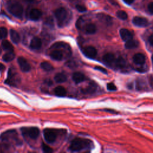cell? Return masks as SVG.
Segmentation results:
<instances>
[{
    "label": "cell",
    "mask_w": 153,
    "mask_h": 153,
    "mask_svg": "<svg viewBox=\"0 0 153 153\" xmlns=\"http://www.w3.org/2000/svg\"><path fill=\"white\" fill-rule=\"evenodd\" d=\"M90 145V141L82 138H75L71 143L69 147L71 151H80L83 149L88 148Z\"/></svg>",
    "instance_id": "1"
},
{
    "label": "cell",
    "mask_w": 153,
    "mask_h": 153,
    "mask_svg": "<svg viewBox=\"0 0 153 153\" xmlns=\"http://www.w3.org/2000/svg\"><path fill=\"white\" fill-rule=\"evenodd\" d=\"M8 10L9 12L18 18H22L24 13V9L21 4L18 3H11L9 7Z\"/></svg>",
    "instance_id": "2"
},
{
    "label": "cell",
    "mask_w": 153,
    "mask_h": 153,
    "mask_svg": "<svg viewBox=\"0 0 153 153\" xmlns=\"http://www.w3.org/2000/svg\"><path fill=\"white\" fill-rule=\"evenodd\" d=\"M21 132L24 136L29 137L33 139H37L40 135V130L38 128L35 127H22L21 128Z\"/></svg>",
    "instance_id": "3"
},
{
    "label": "cell",
    "mask_w": 153,
    "mask_h": 153,
    "mask_svg": "<svg viewBox=\"0 0 153 153\" xmlns=\"http://www.w3.org/2000/svg\"><path fill=\"white\" fill-rule=\"evenodd\" d=\"M20 82V78L15 71H14L12 69H10L9 71L7 79L6 80V83L12 86H16L18 83Z\"/></svg>",
    "instance_id": "4"
},
{
    "label": "cell",
    "mask_w": 153,
    "mask_h": 153,
    "mask_svg": "<svg viewBox=\"0 0 153 153\" xmlns=\"http://www.w3.org/2000/svg\"><path fill=\"white\" fill-rule=\"evenodd\" d=\"M55 17L58 21V25L62 27L67 18V12L64 7L58 9L55 12Z\"/></svg>",
    "instance_id": "5"
},
{
    "label": "cell",
    "mask_w": 153,
    "mask_h": 153,
    "mask_svg": "<svg viewBox=\"0 0 153 153\" xmlns=\"http://www.w3.org/2000/svg\"><path fill=\"white\" fill-rule=\"evenodd\" d=\"M44 137L46 140L50 143H53L57 137V131L53 129H45L43 131Z\"/></svg>",
    "instance_id": "6"
},
{
    "label": "cell",
    "mask_w": 153,
    "mask_h": 153,
    "mask_svg": "<svg viewBox=\"0 0 153 153\" xmlns=\"http://www.w3.org/2000/svg\"><path fill=\"white\" fill-rule=\"evenodd\" d=\"M17 136L18 133H16V130H10L2 133L1 136H0V138L4 141H9L12 140H15L17 141Z\"/></svg>",
    "instance_id": "7"
},
{
    "label": "cell",
    "mask_w": 153,
    "mask_h": 153,
    "mask_svg": "<svg viewBox=\"0 0 153 153\" xmlns=\"http://www.w3.org/2000/svg\"><path fill=\"white\" fill-rule=\"evenodd\" d=\"M18 62L22 71L24 72H27L31 70V67L30 64L24 58L19 57L18 59Z\"/></svg>",
    "instance_id": "8"
},
{
    "label": "cell",
    "mask_w": 153,
    "mask_h": 153,
    "mask_svg": "<svg viewBox=\"0 0 153 153\" xmlns=\"http://www.w3.org/2000/svg\"><path fill=\"white\" fill-rule=\"evenodd\" d=\"M133 24L138 27H146L148 25V21L146 18L136 16L132 20Z\"/></svg>",
    "instance_id": "9"
},
{
    "label": "cell",
    "mask_w": 153,
    "mask_h": 153,
    "mask_svg": "<svg viewBox=\"0 0 153 153\" xmlns=\"http://www.w3.org/2000/svg\"><path fill=\"white\" fill-rule=\"evenodd\" d=\"M97 18L100 22L103 23V24L109 26L112 23V18L104 13H99L97 15Z\"/></svg>",
    "instance_id": "10"
},
{
    "label": "cell",
    "mask_w": 153,
    "mask_h": 153,
    "mask_svg": "<svg viewBox=\"0 0 153 153\" xmlns=\"http://www.w3.org/2000/svg\"><path fill=\"white\" fill-rule=\"evenodd\" d=\"M83 53L86 56L89 58H94L97 55V50L94 47L89 46L84 47Z\"/></svg>",
    "instance_id": "11"
},
{
    "label": "cell",
    "mask_w": 153,
    "mask_h": 153,
    "mask_svg": "<svg viewBox=\"0 0 153 153\" xmlns=\"http://www.w3.org/2000/svg\"><path fill=\"white\" fill-rule=\"evenodd\" d=\"M116 59L115 56L112 53H106L103 57V62L108 66H112L113 65H115Z\"/></svg>",
    "instance_id": "12"
},
{
    "label": "cell",
    "mask_w": 153,
    "mask_h": 153,
    "mask_svg": "<svg viewBox=\"0 0 153 153\" xmlns=\"http://www.w3.org/2000/svg\"><path fill=\"white\" fill-rule=\"evenodd\" d=\"M120 35L121 39L124 41H127L130 39H132L133 38V35L130 33V31L124 28H122L120 30Z\"/></svg>",
    "instance_id": "13"
},
{
    "label": "cell",
    "mask_w": 153,
    "mask_h": 153,
    "mask_svg": "<svg viewBox=\"0 0 153 153\" xmlns=\"http://www.w3.org/2000/svg\"><path fill=\"white\" fill-rule=\"evenodd\" d=\"M41 46H42V41L40 38L35 37L32 39L30 43V47L32 49L38 50L41 48Z\"/></svg>",
    "instance_id": "14"
},
{
    "label": "cell",
    "mask_w": 153,
    "mask_h": 153,
    "mask_svg": "<svg viewBox=\"0 0 153 153\" xmlns=\"http://www.w3.org/2000/svg\"><path fill=\"white\" fill-rule=\"evenodd\" d=\"M50 56L52 59L58 61H62L64 59V53L62 52V51H61L60 50H53L50 53Z\"/></svg>",
    "instance_id": "15"
},
{
    "label": "cell",
    "mask_w": 153,
    "mask_h": 153,
    "mask_svg": "<svg viewBox=\"0 0 153 153\" xmlns=\"http://www.w3.org/2000/svg\"><path fill=\"white\" fill-rule=\"evenodd\" d=\"M133 62L138 65H142L145 62V57L142 53H137L133 57Z\"/></svg>",
    "instance_id": "16"
},
{
    "label": "cell",
    "mask_w": 153,
    "mask_h": 153,
    "mask_svg": "<svg viewBox=\"0 0 153 153\" xmlns=\"http://www.w3.org/2000/svg\"><path fill=\"white\" fill-rule=\"evenodd\" d=\"M72 80L73 81L76 83V84H79L81 82H83L85 79H86V77L85 75L80 72H74L72 74Z\"/></svg>",
    "instance_id": "17"
},
{
    "label": "cell",
    "mask_w": 153,
    "mask_h": 153,
    "mask_svg": "<svg viewBox=\"0 0 153 153\" xmlns=\"http://www.w3.org/2000/svg\"><path fill=\"white\" fill-rule=\"evenodd\" d=\"M42 16V12L37 9H33L30 13V18L31 20L37 21Z\"/></svg>",
    "instance_id": "18"
},
{
    "label": "cell",
    "mask_w": 153,
    "mask_h": 153,
    "mask_svg": "<svg viewBox=\"0 0 153 153\" xmlns=\"http://www.w3.org/2000/svg\"><path fill=\"white\" fill-rule=\"evenodd\" d=\"M10 33V38L13 43L15 44H18L21 40V37L19 33L14 30H11Z\"/></svg>",
    "instance_id": "19"
},
{
    "label": "cell",
    "mask_w": 153,
    "mask_h": 153,
    "mask_svg": "<svg viewBox=\"0 0 153 153\" xmlns=\"http://www.w3.org/2000/svg\"><path fill=\"white\" fill-rule=\"evenodd\" d=\"M139 42L137 40L130 39L128 41H127L125 43V47L127 49H135L138 47L139 46Z\"/></svg>",
    "instance_id": "20"
},
{
    "label": "cell",
    "mask_w": 153,
    "mask_h": 153,
    "mask_svg": "<svg viewBox=\"0 0 153 153\" xmlns=\"http://www.w3.org/2000/svg\"><path fill=\"white\" fill-rule=\"evenodd\" d=\"M84 31L87 34H93L96 31V27L93 24H88L84 27Z\"/></svg>",
    "instance_id": "21"
},
{
    "label": "cell",
    "mask_w": 153,
    "mask_h": 153,
    "mask_svg": "<svg viewBox=\"0 0 153 153\" xmlns=\"http://www.w3.org/2000/svg\"><path fill=\"white\" fill-rule=\"evenodd\" d=\"M54 92L55 95L58 96L62 97L66 95L67 90L66 89L62 86H58L54 89Z\"/></svg>",
    "instance_id": "22"
},
{
    "label": "cell",
    "mask_w": 153,
    "mask_h": 153,
    "mask_svg": "<svg viewBox=\"0 0 153 153\" xmlns=\"http://www.w3.org/2000/svg\"><path fill=\"white\" fill-rule=\"evenodd\" d=\"M15 58V53L13 52V51L7 52V53H5L4 56H3V59L4 61L9 62L13 61Z\"/></svg>",
    "instance_id": "23"
},
{
    "label": "cell",
    "mask_w": 153,
    "mask_h": 153,
    "mask_svg": "<svg viewBox=\"0 0 153 153\" xmlns=\"http://www.w3.org/2000/svg\"><path fill=\"white\" fill-rule=\"evenodd\" d=\"M1 46L2 48L7 52H10V51H13L14 48L13 45L7 40H3L1 43Z\"/></svg>",
    "instance_id": "24"
},
{
    "label": "cell",
    "mask_w": 153,
    "mask_h": 153,
    "mask_svg": "<svg viewBox=\"0 0 153 153\" xmlns=\"http://www.w3.org/2000/svg\"><path fill=\"white\" fill-rule=\"evenodd\" d=\"M54 79L55 81L58 83H62L67 80V76L63 73H58L55 75Z\"/></svg>",
    "instance_id": "25"
},
{
    "label": "cell",
    "mask_w": 153,
    "mask_h": 153,
    "mask_svg": "<svg viewBox=\"0 0 153 153\" xmlns=\"http://www.w3.org/2000/svg\"><path fill=\"white\" fill-rule=\"evenodd\" d=\"M96 89V86L93 83H90L86 88L83 90V92L85 93H89V94H92L94 92H95Z\"/></svg>",
    "instance_id": "26"
},
{
    "label": "cell",
    "mask_w": 153,
    "mask_h": 153,
    "mask_svg": "<svg viewBox=\"0 0 153 153\" xmlns=\"http://www.w3.org/2000/svg\"><path fill=\"white\" fill-rule=\"evenodd\" d=\"M41 68L46 71H51L53 69V67L52 64L49 63L48 62H43L40 65Z\"/></svg>",
    "instance_id": "27"
},
{
    "label": "cell",
    "mask_w": 153,
    "mask_h": 153,
    "mask_svg": "<svg viewBox=\"0 0 153 153\" xmlns=\"http://www.w3.org/2000/svg\"><path fill=\"white\" fill-rule=\"evenodd\" d=\"M115 65L117 67H118V68H124L125 67L126 62H125L124 59L123 58L119 57L118 58H117L116 59Z\"/></svg>",
    "instance_id": "28"
},
{
    "label": "cell",
    "mask_w": 153,
    "mask_h": 153,
    "mask_svg": "<svg viewBox=\"0 0 153 153\" xmlns=\"http://www.w3.org/2000/svg\"><path fill=\"white\" fill-rule=\"evenodd\" d=\"M117 16L118 18L121 19V20H126L127 19V14L126 12L123 10H120L117 12Z\"/></svg>",
    "instance_id": "29"
},
{
    "label": "cell",
    "mask_w": 153,
    "mask_h": 153,
    "mask_svg": "<svg viewBox=\"0 0 153 153\" xmlns=\"http://www.w3.org/2000/svg\"><path fill=\"white\" fill-rule=\"evenodd\" d=\"M7 36V30L4 27H0V39H4Z\"/></svg>",
    "instance_id": "30"
},
{
    "label": "cell",
    "mask_w": 153,
    "mask_h": 153,
    "mask_svg": "<svg viewBox=\"0 0 153 153\" xmlns=\"http://www.w3.org/2000/svg\"><path fill=\"white\" fill-rule=\"evenodd\" d=\"M45 24L50 27H53L54 26V22L53 18L51 16H49L48 18H47L45 20Z\"/></svg>",
    "instance_id": "31"
},
{
    "label": "cell",
    "mask_w": 153,
    "mask_h": 153,
    "mask_svg": "<svg viewBox=\"0 0 153 153\" xmlns=\"http://www.w3.org/2000/svg\"><path fill=\"white\" fill-rule=\"evenodd\" d=\"M42 149L45 152H52L53 151V149L50 146L44 143H42Z\"/></svg>",
    "instance_id": "32"
},
{
    "label": "cell",
    "mask_w": 153,
    "mask_h": 153,
    "mask_svg": "<svg viewBox=\"0 0 153 153\" xmlns=\"http://www.w3.org/2000/svg\"><path fill=\"white\" fill-rule=\"evenodd\" d=\"M107 89L109 91H115L117 90V87L115 84H114L112 83H111L107 84Z\"/></svg>",
    "instance_id": "33"
},
{
    "label": "cell",
    "mask_w": 153,
    "mask_h": 153,
    "mask_svg": "<svg viewBox=\"0 0 153 153\" xmlns=\"http://www.w3.org/2000/svg\"><path fill=\"white\" fill-rule=\"evenodd\" d=\"M76 9L80 12H85L87 10L86 8L84 6H81V5H77Z\"/></svg>",
    "instance_id": "34"
},
{
    "label": "cell",
    "mask_w": 153,
    "mask_h": 153,
    "mask_svg": "<svg viewBox=\"0 0 153 153\" xmlns=\"http://www.w3.org/2000/svg\"><path fill=\"white\" fill-rule=\"evenodd\" d=\"M8 148H9V145L7 143H3V144L0 143V152H3Z\"/></svg>",
    "instance_id": "35"
},
{
    "label": "cell",
    "mask_w": 153,
    "mask_h": 153,
    "mask_svg": "<svg viewBox=\"0 0 153 153\" xmlns=\"http://www.w3.org/2000/svg\"><path fill=\"white\" fill-rule=\"evenodd\" d=\"M95 69H96V70H98V71H101V72H103V73H105V74H106V73H107L106 70L105 68H102V67H96L95 68Z\"/></svg>",
    "instance_id": "36"
},
{
    "label": "cell",
    "mask_w": 153,
    "mask_h": 153,
    "mask_svg": "<svg viewBox=\"0 0 153 153\" xmlns=\"http://www.w3.org/2000/svg\"><path fill=\"white\" fill-rule=\"evenodd\" d=\"M148 9L149 12L153 14V2H152V3H149V4H148Z\"/></svg>",
    "instance_id": "37"
},
{
    "label": "cell",
    "mask_w": 153,
    "mask_h": 153,
    "mask_svg": "<svg viewBox=\"0 0 153 153\" xmlns=\"http://www.w3.org/2000/svg\"><path fill=\"white\" fill-rule=\"evenodd\" d=\"M148 41L149 43V44L153 46V35H151V36H149V37L148 38Z\"/></svg>",
    "instance_id": "38"
},
{
    "label": "cell",
    "mask_w": 153,
    "mask_h": 153,
    "mask_svg": "<svg viewBox=\"0 0 153 153\" xmlns=\"http://www.w3.org/2000/svg\"><path fill=\"white\" fill-rule=\"evenodd\" d=\"M5 68H5V66H4L3 64H0V72L4 71Z\"/></svg>",
    "instance_id": "39"
},
{
    "label": "cell",
    "mask_w": 153,
    "mask_h": 153,
    "mask_svg": "<svg viewBox=\"0 0 153 153\" xmlns=\"http://www.w3.org/2000/svg\"><path fill=\"white\" fill-rule=\"evenodd\" d=\"M124 1L128 4H130L134 1V0H124Z\"/></svg>",
    "instance_id": "40"
},
{
    "label": "cell",
    "mask_w": 153,
    "mask_h": 153,
    "mask_svg": "<svg viewBox=\"0 0 153 153\" xmlns=\"http://www.w3.org/2000/svg\"><path fill=\"white\" fill-rule=\"evenodd\" d=\"M46 83L49 85V86H50V85H52V81L50 80H46Z\"/></svg>",
    "instance_id": "41"
},
{
    "label": "cell",
    "mask_w": 153,
    "mask_h": 153,
    "mask_svg": "<svg viewBox=\"0 0 153 153\" xmlns=\"http://www.w3.org/2000/svg\"><path fill=\"white\" fill-rule=\"evenodd\" d=\"M105 111H106L107 112H111V113H116L115 111H112V109H105Z\"/></svg>",
    "instance_id": "42"
},
{
    "label": "cell",
    "mask_w": 153,
    "mask_h": 153,
    "mask_svg": "<svg viewBox=\"0 0 153 153\" xmlns=\"http://www.w3.org/2000/svg\"><path fill=\"white\" fill-rule=\"evenodd\" d=\"M151 85L152 86V87H153V77L151 78Z\"/></svg>",
    "instance_id": "43"
},
{
    "label": "cell",
    "mask_w": 153,
    "mask_h": 153,
    "mask_svg": "<svg viewBox=\"0 0 153 153\" xmlns=\"http://www.w3.org/2000/svg\"><path fill=\"white\" fill-rule=\"evenodd\" d=\"M25 1H28V2H32L34 1V0H25Z\"/></svg>",
    "instance_id": "44"
},
{
    "label": "cell",
    "mask_w": 153,
    "mask_h": 153,
    "mask_svg": "<svg viewBox=\"0 0 153 153\" xmlns=\"http://www.w3.org/2000/svg\"><path fill=\"white\" fill-rule=\"evenodd\" d=\"M151 60H152V64H153V55H152V57H151Z\"/></svg>",
    "instance_id": "45"
},
{
    "label": "cell",
    "mask_w": 153,
    "mask_h": 153,
    "mask_svg": "<svg viewBox=\"0 0 153 153\" xmlns=\"http://www.w3.org/2000/svg\"><path fill=\"white\" fill-rule=\"evenodd\" d=\"M1 47H0V55H1Z\"/></svg>",
    "instance_id": "46"
}]
</instances>
